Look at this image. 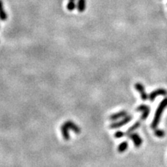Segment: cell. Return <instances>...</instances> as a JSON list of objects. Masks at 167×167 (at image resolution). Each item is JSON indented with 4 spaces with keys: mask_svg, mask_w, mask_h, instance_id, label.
Listing matches in <instances>:
<instances>
[{
    "mask_svg": "<svg viewBox=\"0 0 167 167\" xmlns=\"http://www.w3.org/2000/svg\"><path fill=\"white\" fill-rule=\"evenodd\" d=\"M167 107V98H164L161 103L159 104L158 108H157L156 111V114H155L154 118H153V121L152 122V125H151V127L153 129H156V127L158 126L159 123V120H160L161 115L163 114V111H164V109Z\"/></svg>",
    "mask_w": 167,
    "mask_h": 167,
    "instance_id": "6da1fadb",
    "label": "cell"
},
{
    "mask_svg": "<svg viewBox=\"0 0 167 167\" xmlns=\"http://www.w3.org/2000/svg\"><path fill=\"white\" fill-rule=\"evenodd\" d=\"M136 111L138 112H142L141 119L146 120L150 113V108L146 104H140L139 106L136 108Z\"/></svg>",
    "mask_w": 167,
    "mask_h": 167,
    "instance_id": "7a4b0ae2",
    "label": "cell"
},
{
    "mask_svg": "<svg viewBox=\"0 0 167 167\" xmlns=\"http://www.w3.org/2000/svg\"><path fill=\"white\" fill-rule=\"evenodd\" d=\"M132 115H126L125 117L123 118L122 120H121L120 121H118V122H115V123H112L110 125V128H120L123 125H125L126 124H128L129 121H132Z\"/></svg>",
    "mask_w": 167,
    "mask_h": 167,
    "instance_id": "3957f363",
    "label": "cell"
},
{
    "mask_svg": "<svg viewBox=\"0 0 167 167\" xmlns=\"http://www.w3.org/2000/svg\"><path fill=\"white\" fill-rule=\"evenodd\" d=\"M167 94V91L163 89V88H159V89H157L156 91H153V92H151L149 95H148V98H149V101H153L155 100V98H156L157 96L161 95V96H165Z\"/></svg>",
    "mask_w": 167,
    "mask_h": 167,
    "instance_id": "277c9868",
    "label": "cell"
},
{
    "mask_svg": "<svg viewBox=\"0 0 167 167\" xmlns=\"http://www.w3.org/2000/svg\"><path fill=\"white\" fill-rule=\"evenodd\" d=\"M128 137L133 141L134 145L136 146V148H138L141 146V145L142 144V139L141 138V137L139 136V135L137 133H129L127 135Z\"/></svg>",
    "mask_w": 167,
    "mask_h": 167,
    "instance_id": "5b68a950",
    "label": "cell"
},
{
    "mask_svg": "<svg viewBox=\"0 0 167 167\" xmlns=\"http://www.w3.org/2000/svg\"><path fill=\"white\" fill-rule=\"evenodd\" d=\"M135 88L138 92L140 93V95H141V98H142V101H146L148 98V96L146 94V90H145V87L143 84H142L141 83H137L135 84Z\"/></svg>",
    "mask_w": 167,
    "mask_h": 167,
    "instance_id": "8992f818",
    "label": "cell"
},
{
    "mask_svg": "<svg viewBox=\"0 0 167 167\" xmlns=\"http://www.w3.org/2000/svg\"><path fill=\"white\" fill-rule=\"evenodd\" d=\"M64 125H66L68 128H69V130H72L73 132H74L77 134L81 133V129H80V128L78 127L76 124L74 123L73 121H67L65 122Z\"/></svg>",
    "mask_w": 167,
    "mask_h": 167,
    "instance_id": "52a82bcc",
    "label": "cell"
},
{
    "mask_svg": "<svg viewBox=\"0 0 167 167\" xmlns=\"http://www.w3.org/2000/svg\"><path fill=\"white\" fill-rule=\"evenodd\" d=\"M127 115V111H119V112L115 113V114H113V115H110V116H109V120H111V121H115V120H118V119L121 118L125 117Z\"/></svg>",
    "mask_w": 167,
    "mask_h": 167,
    "instance_id": "ba28073f",
    "label": "cell"
},
{
    "mask_svg": "<svg viewBox=\"0 0 167 167\" xmlns=\"http://www.w3.org/2000/svg\"><path fill=\"white\" fill-rule=\"evenodd\" d=\"M61 133H62L63 138L64 139L67 141V140L70 139V134H69V128L66 126V125L64 124L61 127Z\"/></svg>",
    "mask_w": 167,
    "mask_h": 167,
    "instance_id": "9c48e42d",
    "label": "cell"
},
{
    "mask_svg": "<svg viewBox=\"0 0 167 167\" xmlns=\"http://www.w3.org/2000/svg\"><path fill=\"white\" fill-rule=\"evenodd\" d=\"M7 18H8V15H7L6 12L4 10L2 1L0 0V20L6 21Z\"/></svg>",
    "mask_w": 167,
    "mask_h": 167,
    "instance_id": "30bf717a",
    "label": "cell"
},
{
    "mask_svg": "<svg viewBox=\"0 0 167 167\" xmlns=\"http://www.w3.org/2000/svg\"><path fill=\"white\" fill-rule=\"evenodd\" d=\"M77 9L79 13H83L86 9V0H78Z\"/></svg>",
    "mask_w": 167,
    "mask_h": 167,
    "instance_id": "8fae6325",
    "label": "cell"
},
{
    "mask_svg": "<svg viewBox=\"0 0 167 167\" xmlns=\"http://www.w3.org/2000/svg\"><path fill=\"white\" fill-rule=\"evenodd\" d=\"M128 146V142H126V141L122 142L121 144L119 145L118 147V152L119 153H123L124 152L127 150Z\"/></svg>",
    "mask_w": 167,
    "mask_h": 167,
    "instance_id": "7c38bea8",
    "label": "cell"
},
{
    "mask_svg": "<svg viewBox=\"0 0 167 167\" xmlns=\"http://www.w3.org/2000/svg\"><path fill=\"white\" fill-rule=\"evenodd\" d=\"M139 126H140V121H137V122H136V123L132 125V127H130L128 129L127 132H126V135H128V134L129 133H132V132H134L135 130H136L138 128H139Z\"/></svg>",
    "mask_w": 167,
    "mask_h": 167,
    "instance_id": "4fadbf2b",
    "label": "cell"
},
{
    "mask_svg": "<svg viewBox=\"0 0 167 167\" xmlns=\"http://www.w3.org/2000/svg\"><path fill=\"white\" fill-rule=\"evenodd\" d=\"M77 8V5L75 4V2L74 1H70L67 5V9L69 11H73L74 10V9Z\"/></svg>",
    "mask_w": 167,
    "mask_h": 167,
    "instance_id": "5bb4252c",
    "label": "cell"
},
{
    "mask_svg": "<svg viewBox=\"0 0 167 167\" xmlns=\"http://www.w3.org/2000/svg\"><path fill=\"white\" fill-rule=\"evenodd\" d=\"M155 135L158 137V138H163L165 136V132L162 129H155L154 131Z\"/></svg>",
    "mask_w": 167,
    "mask_h": 167,
    "instance_id": "9a60e30c",
    "label": "cell"
},
{
    "mask_svg": "<svg viewBox=\"0 0 167 167\" xmlns=\"http://www.w3.org/2000/svg\"><path fill=\"white\" fill-rule=\"evenodd\" d=\"M125 136V134L123 132H121V131H118V132H115V138H121L122 137Z\"/></svg>",
    "mask_w": 167,
    "mask_h": 167,
    "instance_id": "2e32d148",
    "label": "cell"
},
{
    "mask_svg": "<svg viewBox=\"0 0 167 167\" xmlns=\"http://www.w3.org/2000/svg\"><path fill=\"white\" fill-rule=\"evenodd\" d=\"M70 1H74H74H75V0H70Z\"/></svg>",
    "mask_w": 167,
    "mask_h": 167,
    "instance_id": "e0dca14e",
    "label": "cell"
}]
</instances>
